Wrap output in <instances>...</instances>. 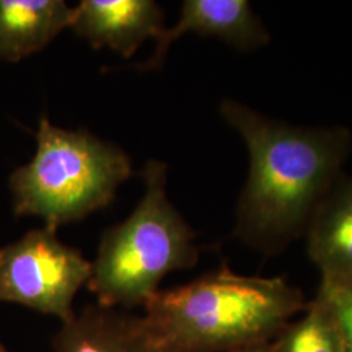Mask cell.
Wrapping results in <instances>:
<instances>
[{
  "label": "cell",
  "mask_w": 352,
  "mask_h": 352,
  "mask_svg": "<svg viewBox=\"0 0 352 352\" xmlns=\"http://www.w3.org/2000/svg\"><path fill=\"white\" fill-rule=\"evenodd\" d=\"M302 312L274 340L276 352H346L340 318L322 294L317 291Z\"/></svg>",
  "instance_id": "cell-11"
},
{
  "label": "cell",
  "mask_w": 352,
  "mask_h": 352,
  "mask_svg": "<svg viewBox=\"0 0 352 352\" xmlns=\"http://www.w3.org/2000/svg\"><path fill=\"white\" fill-rule=\"evenodd\" d=\"M91 272L93 264L58 239L56 230H32L0 248V302L25 305L64 324L75 317L76 294Z\"/></svg>",
  "instance_id": "cell-5"
},
{
  "label": "cell",
  "mask_w": 352,
  "mask_h": 352,
  "mask_svg": "<svg viewBox=\"0 0 352 352\" xmlns=\"http://www.w3.org/2000/svg\"><path fill=\"white\" fill-rule=\"evenodd\" d=\"M0 352H7L6 351V349H4L1 344H0Z\"/></svg>",
  "instance_id": "cell-14"
},
{
  "label": "cell",
  "mask_w": 352,
  "mask_h": 352,
  "mask_svg": "<svg viewBox=\"0 0 352 352\" xmlns=\"http://www.w3.org/2000/svg\"><path fill=\"white\" fill-rule=\"evenodd\" d=\"M219 111L250 153L234 235L276 254L305 235L316 209L343 174L351 132L340 126H291L231 100L222 102Z\"/></svg>",
  "instance_id": "cell-1"
},
{
  "label": "cell",
  "mask_w": 352,
  "mask_h": 352,
  "mask_svg": "<svg viewBox=\"0 0 352 352\" xmlns=\"http://www.w3.org/2000/svg\"><path fill=\"white\" fill-rule=\"evenodd\" d=\"M69 28L94 49L131 58L145 39H157L164 30V12L151 0H82Z\"/></svg>",
  "instance_id": "cell-7"
},
{
  "label": "cell",
  "mask_w": 352,
  "mask_h": 352,
  "mask_svg": "<svg viewBox=\"0 0 352 352\" xmlns=\"http://www.w3.org/2000/svg\"><path fill=\"white\" fill-rule=\"evenodd\" d=\"M305 236L321 280L352 279V176L340 175L316 209Z\"/></svg>",
  "instance_id": "cell-8"
},
{
  "label": "cell",
  "mask_w": 352,
  "mask_h": 352,
  "mask_svg": "<svg viewBox=\"0 0 352 352\" xmlns=\"http://www.w3.org/2000/svg\"><path fill=\"white\" fill-rule=\"evenodd\" d=\"M231 352H276V347H274V340H272V342H265V343L243 347V349Z\"/></svg>",
  "instance_id": "cell-13"
},
{
  "label": "cell",
  "mask_w": 352,
  "mask_h": 352,
  "mask_svg": "<svg viewBox=\"0 0 352 352\" xmlns=\"http://www.w3.org/2000/svg\"><path fill=\"white\" fill-rule=\"evenodd\" d=\"M305 305L285 278L240 276L223 265L157 291L142 320L164 352H231L276 340Z\"/></svg>",
  "instance_id": "cell-2"
},
{
  "label": "cell",
  "mask_w": 352,
  "mask_h": 352,
  "mask_svg": "<svg viewBox=\"0 0 352 352\" xmlns=\"http://www.w3.org/2000/svg\"><path fill=\"white\" fill-rule=\"evenodd\" d=\"M36 138L34 158L10 179L16 215L41 217L58 230L109 206L132 175L124 151L85 131L62 129L42 116Z\"/></svg>",
  "instance_id": "cell-4"
},
{
  "label": "cell",
  "mask_w": 352,
  "mask_h": 352,
  "mask_svg": "<svg viewBox=\"0 0 352 352\" xmlns=\"http://www.w3.org/2000/svg\"><path fill=\"white\" fill-rule=\"evenodd\" d=\"M74 12L63 0H0V60L42 50L71 26Z\"/></svg>",
  "instance_id": "cell-10"
},
{
  "label": "cell",
  "mask_w": 352,
  "mask_h": 352,
  "mask_svg": "<svg viewBox=\"0 0 352 352\" xmlns=\"http://www.w3.org/2000/svg\"><path fill=\"white\" fill-rule=\"evenodd\" d=\"M54 352H164L142 316L89 305L64 322L54 338Z\"/></svg>",
  "instance_id": "cell-9"
},
{
  "label": "cell",
  "mask_w": 352,
  "mask_h": 352,
  "mask_svg": "<svg viewBox=\"0 0 352 352\" xmlns=\"http://www.w3.org/2000/svg\"><path fill=\"white\" fill-rule=\"evenodd\" d=\"M222 39L239 50H256L269 43L270 34L245 0H186L180 19L173 28H164L157 37L155 52L140 69H157L176 39L186 33Z\"/></svg>",
  "instance_id": "cell-6"
},
{
  "label": "cell",
  "mask_w": 352,
  "mask_h": 352,
  "mask_svg": "<svg viewBox=\"0 0 352 352\" xmlns=\"http://www.w3.org/2000/svg\"><path fill=\"white\" fill-rule=\"evenodd\" d=\"M146 190L135 212L103 235L88 289L107 308L145 305L168 273L199 261L196 234L166 196L167 166L149 161Z\"/></svg>",
  "instance_id": "cell-3"
},
{
  "label": "cell",
  "mask_w": 352,
  "mask_h": 352,
  "mask_svg": "<svg viewBox=\"0 0 352 352\" xmlns=\"http://www.w3.org/2000/svg\"><path fill=\"white\" fill-rule=\"evenodd\" d=\"M318 292L333 305L343 330L346 352H352V279L321 280Z\"/></svg>",
  "instance_id": "cell-12"
}]
</instances>
